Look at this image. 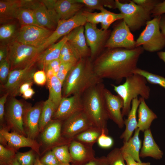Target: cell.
<instances>
[{"mask_svg": "<svg viewBox=\"0 0 165 165\" xmlns=\"http://www.w3.org/2000/svg\"><path fill=\"white\" fill-rule=\"evenodd\" d=\"M144 50L141 46L132 49H107L93 61L94 71L101 79H110L119 83L134 74Z\"/></svg>", "mask_w": 165, "mask_h": 165, "instance_id": "1", "label": "cell"}, {"mask_svg": "<svg viewBox=\"0 0 165 165\" xmlns=\"http://www.w3.org/2000/svg\"><path fill=\"white\" fill-rule=\"evenodd\" d=\"M103 82L95 72L90 57L80 59L72 67L62 85L63 97L82 95L90 87Z\"/></svg>", "mask_w": 165, "mask_h": 165, "instance_id": "2", "label": "cell"}, {"mask_svg": "<svg viewBox=\"0 0 165 165\" xmlns=\"http://www.w3.org/2000/svg\"><path fill=\"white\" fill-rule=\"evenodd\" d=\"M103 82L86 90L82 95L83 111L93 126L101 131H108L107 122L109 119L105 107Z\"/></svg>", "mask_w": 165, "mask_h": 165, "instance_id": "3", "label": "cell"}, {"mask_svg": "<svg viewBox=\"0 0 165 165\" xmlns=\"http://www.w3.org/2000/svg\"><path fill=\"white\" fill-rule=\"evenodd\" d=\"M147 83L144 77L134 74L126 78L125 82L123 84L118 86L111 84L114 90L123 100V105L122 113L123 117L127 116L134 98L138 95L145 100L149 98L150 89L146 85Z\"/></svg>", "mask_w": 165, "mask_h": 165, "instance_id": "4", "label": "cell"}, {"mask_svg": "<svg viewBox=\"0 0 165 165\" xmlns=\"http://www.w3.org/2000/svg\"><path fill=\"white\" fill-rule=\"evenodd\" d=\"M7 50V58L10 64V71L23 68L36 61L42 52L39 47L23 44L14 40L8 44Z\"/></svg>", "mask_w": 165, "mask_h": 165, "instance_id": "5", "label": "cell"}, {"mask_svg": "<svg viewBox=\"0 0 165 165\" xmlns=\"http://www.w3.org/2000/svg\"><path fill=\"white\" fill-rule=\"evenodd\" d=\"M160 16L148 21L144 29L136 41V47L141 46L150 52L157 51L165 46V38L160 30Z\"/></svg>", "mask_w": 165, "mask_h": 165, "instance_id": "6", "label": "cell"}, {"mask_svg": "<svg viewBox=\"0 0 165 165\" xmlns=\"http://www.w3.org/2000/svg\"><path fill=\"white\" fill-rule=\"evenodd\" d=\"M115 8L118 9L123 16V19L131 31L139 30L150 20L151 13L133 0L123 3L115 0Z\"/></svg>", "mask_w": 165, "mask_h": 165, "instance_id": "7", "label": "cell"}, {"mask_svg": "<svg viewBox=\"0 0 165 165\" xmlns=\"http://www.w3.org/2000/svg\"><path fill=\"white\" fill-rule=\"evenodd\" d=\"M34 61L22 69L10 71L7 81L3 85V88L10 97H14L20 94L19 90L24 83L34 81L33 76L36 72Z\"/></svg>", "mask_w": 165, "mask_h": 165, "instance_id": "8", "label": "cell"}, {"mask_svg": "<svg viewBox=\"0 0 165 165\" xmlns=\"http://www.w3.org/2000/svg\"><path fill=\"white\" fill-rule=\"evenodd\" d=\"M105 47L132 49L136 47V41L130 30L123 20L117 24L110 34Z\"/></svg>", "mask_w": 165, "mask_h": 165, "instance_id": "9", "label": "cell"}, {"mask_svg": "<svg viewBox=\"0 0 165 165\" xmlns=\"http://www.w3.org/2000/svg\"><path fill=\"white\" fill-rule=\"evenodd\" d=\"M86 23L82 10L70 19L59 20L55 30L39 48L43 51L62 36L67 35L78 27L84 26Z\"/></svg>", "mask_w": 165, "mask_h": 165, "instance_id": "10", "label": "cell"}, {"mask_svg": "<svg viewBox=\"0 0 165 165\" xmlns=\"http://www.w3.org/2000/svg\"><path fill=\"white\" fill-rule=\"evenodd\" d=\"M53 32L48 29L36 26H22L14 40L23 44L39 47Z\"/></svg>", "mask_w": 165, "mask_h": 165, "instance_id": "11", "label": "cell"}, {"mask_svg": "<svg viewBox=\"0 0 165 165\" xmlns=\"http://www.w3.org/2000/svg\"><path fill=\"white\" fill-rule=\"evenodd\" d=\"M93 127L83 110L64 120L62 124L61 135L66 139L72 140L78 134Z\"/></svg>", "mask_w": 165, "mask_h": 165, "instance_id": "12", "label": "cell"}, {"mask_svg": "<svg viewBox=\"0 0 165 165\" xmlns=\"http://www.w3.org/2000/svg\"><path fill=\"white\" fill-rule=\"evenodd\" d=\"M5 110V116L8 127L13 132L26 136L24 127V107L14 97H11Z\"/></svg>", "mask_w": 165, "mask_h": 165, "instance_id": "13", "label": "cell"}, {"mask_svg": "<svg viewBox=\"0 0 165 165\" xmlns=\"http://www.w3.org/2000/svg\"><path fill=\"white\" fill-rule=\"evenodd\" d=\"M84 26L86 43L90 48V57L93 61L102 46L105 45L110 35V31L99 29L96 24L88 22Z\"/></svg>", "mask_w": 165, "mask_h": 165, "instance_id": "14", "label": "cell"}, {"mask_svg": "<svg viewBox=\"0 0 165 165\" xmlns=\"http://www.w3.org/2000/svg\"><path fill=\"white\" fill-rule=\"evenodd\" d=\"M103 96L106 110L108 117L119 128H122L124 126V119L121 109L123 105L122 98L118 94H113L105 87Z\"/></svg>", "mask_w": 165, "mask_h": 165, "instance_id": "15", "label": "cell"}, {"mask_svg": "<svg viewBox=\"0 0 165 165\" xmlns=\"http://www.w3.org/2000/svg\"><path fill=\"white\" fill-rule=\"evenodd\" d=\"M83 110L81 95L75 94L68 97H63L53 114L52 120L62 121Z\"/></svg>", "mask_w": 165, "mask_h": 165, "instance_id": "16", "label": "cell"}, {"mask_svg": "<svg viewBox=\"0 0 165 165\" xmlns=\"http://www.w3.org/2000/svg\"><path fill=\"white\" fill-rule=\"evenodd\" d=\"M0 135V141L4 140L7 143L8 147L15 151L22 147H29L40 154V145L35 140L16 132H9L4 128L1 129Z\"/></svg>", "mask_w": 165, "mask_h": 165, "instance_id": "17", "label": "cell"}, {"mask_svg": "<svg viewBox=\"0 0 165 165\" xmlns=\"http://www.w3.org/2000/svg\"><path fill=\"white\" fill-rule=\"evenodd\" d=\"M43 103L33 107H24V128L27 137L32 139L35 140L39 133L38 124Z\"/></svg>", "mask_w": 165, "mask_h": 165, "instance_id": "18", "label": "cell"}, {"mask_svg": "<svg viewBox=\"0 0 165 165\" xmlns=\"http://www.w3.org/2000/svg\"><path fill=\"white\" fill-rule=\"evenodd\" d=\"M26 8L33 10L38 22L43 27L50 30L56 28L58 22L51 15L41 0H28Z\"/></svg>", "mask_w": 165, "mask_h": 165, "instance_id": "19", "label": "cell"}, {"mask_svg": "<svg viewBox=\"0 0 165 165\" xmlns=\"http://www.w3.org/2000/svg\"><path fill=\"white\" fill-rule=\"evenodd\" d=\"M85 5L75 0H54L53 7L60 20L70 19L82 10Z\"/></svg>", "mask_w": 165, "mask_h": 165, "instance_id": "20", "label": "cell"}, {"mask_svg": "<svg viewBox=\"0 0 165 165\" xmlns=\"http://www.w3.org/2000/svg\"><path fill=\"white\" fill-rule=\"evenodd\" d=\"M67 36V42L81 58L90 57V53L85 35L84 26L75 28Z\"/></svg>", "mask_w": 165, "mask_h": 165, "instance_id": "21", "label": "cell"}, {"mask_svg": "<svg viewBox=\"0 0 165 165\" xmlns=\"http://www.w3.org/2000/svg\"><path fill=\"white\" fill-rule=\"evenodd\" d=\"M69 149L72 160L77 163L85 164L95 158L92 145L73 139L69 143Z\"/></svg>", "mask_w": 165, "mask_h": 165, "instance_id": "22", "label": "cell"}, {"mask_svg": "<svg viewBox=\"0 0 165 165\" xmlns=\"http://www.w3.org/2000/svg\"><path fill=\"white\" fill-rule=\"evenodd\" d=\"M62 124L61 120H52L41 132L40 138L42 143L49 146L61 141L64 138L61 135Z\"/></svg>", "mask_w": 165, "mask_h": 165, "instance_id": "23", "label": "cell"}, {"mask_svg": "<svg viewBox=\"0 0 165 165\" xmlns=\"http://www.w3.org/2000/svg\"><path fill=\"white\" fill-rule=\"evenodd\" d=\"M67 40V36H65L58 42L52 44L39 54L36 64L42 70H44L50 62L59 58L61 48Z\"/></svg>", "mask_w": 165, "mask_h": 165, "instance_id": "24", "label": "cell"}, {"mask_svg": "<svg viewBox=\"0 0 165 165\" xmlns=\"http://www.w3.org/2000/svg\"><path fill=\"white\" fill-rule=\"evenodd\" d=\"M144 133V139L140 152V157H149L156 160L162 158L163 153L153 138L150 129L145 130Z\"/></svg>", "mask_w": 165, "mask_h": 165, "instance_id": "25", "label": "cell"}, {"mask_svg": "<svg viewBox=\"0 0 165 165\" xmlns=\"http://www.w3.org/2000/svg\"><path fill=\"white\" fill-rule=\"evenodd\" d=\"M140 103V98L138 97L134 98L131 102V107L128 115L127 118L124 120V125L125 129L120 137L123 139V142L128 141L137 128L138 121L136 119L137 111Z\"/></svg>", "mask_w": 165, "mask_h": 165, "instance_id": "26", "label": "cell"}, {"mask_svg": "<svg viewBox=\"0 0 165 165\" xmlns=\"http://www.w3.org/2000/svg\"><path fill=\"white\" fill-rule=\"evenodd\" d=\"M140 103L138 109V121L137 128L144 132L150 128L152 121L157 118L156 115L146 103L145 99L140 97Z\"/></svg>", "mask_w": 165, "mask_h": 165, "instance_id": "27", "label": "cell"}, {"mask_svg": "<svg viewBox=\"0 0 165 165\" xmlns=\"http://www.w3.org/2000/svg\"><path fill=\"white\" fill-rule=\"evenodd\" d=\"M22 7V0H0V24L16 18L18 11Z\"/></svg>", "mask_w": 165, "mask_h": 165, "instance_id": "28", "label": "cell"}, {"mask_svg": "<svg viewBox=\"0 0 165 165\" xmlns=\"http://www.w3.org/2000/svg\"><path fill=\"white\" fill-rule=\"evenodd\" d=\"M140 131L136 128L133 136L128 141L123 142V145L120 148L122 153L128 154L136 161L141 162L139 156L141 148V141L139 137Z\"/></svg>", "mask_w": 165, "mask_h": 165, "instance_id": "29", "label": "cell"}, {"mask_svg": "<svg viewBox=\"0 0 165 165\" xmlns=\"http://www.w3.org/2000/svg\"><path fill=\"white\" fill-rule=\"evenodd\" d=\"M47 82L49 92L48 98L54 104L57 109L63 97V84L56 75L47 80Z\"/></svg>", "mask_w": 165, "mask_h": 165, "instance_id": "30", "label": "cell"}, {"mask_svg": "<svg viewBox=\"0 0 165 165\" xmlns=\"http://www.w3.org/2000/svg\"><path fill=\"white\" fill-rule=\"evenodd\" d=\"M56 110L55 105L49 99L43 103L38 124L39 132H41L52 120Z\"/></svg>", "mask_w": 165, "mask_h": 165, "instance_id": "31", "label": "cell"}, {"mask_svg": "<svg viewBox=\"0 0 165 165\" xmlns=\"http://www.w3.org/2000/svg\"><path fill=\"white\" fill-rule=\"evenodd\" d=\"M16 19L18 20L21 26L35 25L43 27L38 22L33 10L29 8H20L17 12Z\"/></svg>", "mask_w": 165, "mask_h": 165, "instance_id": "32", "label": "cell"}, {"mask_svg": "<svg viewBox=\"0 0 165 165\" xmlns=\"http://www.w3.org/2000/svg\"><path fill=\"white\" fill-rule=\"evenodd\" d=\"M101 132L98 129L93 127L78 134L74 139L87 145H93L97 142Z\"/></svg>", "mask_w": 165, "mask_h": 165, "instance_id": "33", "label": "cell"}, {"mask_svg": "<svg viewBox=\"0 0 165 165\" xmlns=\"http://www.w3.org/2000/svg\"><path fill=\"white\" fill-rule=\"evenodd\" d=\"M81 58L79 54L67 41L62 48L59 57L61 62H68L73 64L76 63Z\"/></svg>", "mask_w": 165, "mask_h": 165, "instance_id": "34", "label": "cell"}, {"mask_svg": "<svg viewBox=\"0 0 165 165\" xmlns=\"http://www.w3.org/2000/svg\"><path fill=\"white\" fill-rule=\"evenodd\" d=\"M69 148V145H63L52 148L51 151L60 163L69 164L72 161Z\"/></svg>", "mask_w": 165, "mask_h": 165, "instance_id": "35", "label": "cell"}, {"mask_svg": "<svg viewBox=\"0 0 165 165\" xmlns=\"http://www.w3.org/2000/svg\"><path fill=\"white\" fill-rule=\"evenodd\" d=\"M76 2L83 4L89 9L100 11L104 7L115 8V1L111 0H75Z\"/></svg>", "mask_w": 165, "mask_h": 165, "instance_id": "36", "label": "cell"}, {"mask_svg": "<svg viewBox=\"0 0 165 165\" xmlns=\"http://www.w3.org/2000/svg\"><path fill=\"white\" fill-rule=\"evenodd\" d=\"M134 74L141 75L149 83L159 85L165 89V78L163 77L138 68L135 70Z\"/></svg>", "mask_w": 165, "mask_h": 165, "instance_id": "37", "label": "cell"}, {"mask_svg": "<svg viewBox=\"0 0 165 165\" xmlns=\"http://www.w3.org/2000/svg\"><path fill=\"white\" fill-rule=\"evenodd\" d=\"M100 11L103 13L102 21L101 23L102 29L107 30L109 27L115 21L120 19H123V15L120 13H116L111 12L104 8Z\"/></svg>", "mask_w": 165, "mask_h": 165, "instance_id": "38", "label": "cell"}, {"mask_svg": "<svg viewBox=\"0 0 165 165\" xmlns=\"http://www.w3.org/2000/svg\"><path fill=\"white\" fill-rule=\"evenodd\" d=\"M15 151L0 145V165H12L16 157Z\"/></svg>", "mask_w": 165, "mask_h": 165, "instance_id": "39", "label": "cell"}, {"mask_svg": "<svg viewBox=\"0 0 165 165\" xmlns=\"http://www.w3.org/2000/svg\"><path fill=\"white\" fill-rule=\"evenodd\" d=\"M108 165H126L123 155L120 148H115L106 156Z\"/></svg>", "mask_w": 165, "mask_h": 165, "instance_id": "40", "label": "cell"}, {"mask_svg": "<svg viewBox=\"0 0 165 165\" xmlns=\"http://www.w3.org/2000/svg\"><path fill=\"white\" fill-rule=\"evenodd\" d=\"M35 152L32 149L24 152H18L16 158L21 165H34L36 157Z\"/></svg>", "mask_w": 165, "mask_h": 165, "instance_id": "41", "label": "cell"}, {"mask_svg": "<svg viewBox=\"0 0 165 165\" xmlns=\"http://www.w3.org/2000/svg\"><path fill=\"white\" fill-rule=\"evenodd\" d=\"M16 32V26L12 24H3L0 27V39L2 42L8 41L13 38Z\"/></svg>", "mask_w": 165, "mask_h": 165, "instance_id": "42", "label": "cell"}, {"mask_svg": "<svg viewBox=\"0 0 165 165\" xmlns=\"http://www.w3.org/2000/svg\"><path fill=\"white\" fill-rule=\"evenodd\" d=\"M10 72V64L7 58L0 62V80L3 85L6 83Z\"/></svg>", "mask_w": 165, "mask_h": 165, "instance_id": "43", "label": "cell"}, {"mask_svg": "<svg viewBox=\"0 0 165 165\" xmlns=\"http://www.w3.org/2000/svg\"><path fill=\"white\" fill-rule=\"evenodd\" d=\"M108 131L103 130L97 140L98 145L104 148L111 147L114 144V141L111 137L108 135Z\"/></svg>", "mask_w": 165, "mask_h": 165, "instance_id": "44", "label": "cell"}, {"mask_svg": "<svg viewBox=\"0 0 165 165\" xmlns=\"http://www.w3.org/2000/svg\"><path fill=\"white\" fill-rule=\"evenodd\" d=\"M86 22L96 24L101 23L103 20V13L101 11L100 12H91L88 11H83Z\"/></svg>", "mask_w": 165, "mask_h": 165, "instance_id": "45", "label": "cell"}, {"mask_svg": "<svg viewBox=\"0 0 165 165\" xmlns=\"http://www.w3.org/2000/svg\"><path fill=\"white\" fill-rule=\"evenodd\" d=\"M75 64L68 62H61L56 76L62 84L68 72Z\"/></svg>", "mask_w": 165, "mask_h": 165, "instance_id": "46", "label": "cell"}, {"mask_svg": "<svg viewBox=\"0 0 165 165\" xmlns=\"http://www.w3.org/2000/svg\"><path fill=\"white\" fill-rule=\"evenodd\" d=\"M40 160L44 165H60V163L51 150L48 152Z\"/></svg>", "mask_w": 165, "mask_h": 165, "instance_id": "47", "label": "cell"}, {"mask_svg": "<svg viewBox=\"0 0 165 165\" xmlns=\"http://www.w3.org/2000/svg\"><path fill=\"white\" fill-rule=\"evenodd\" d=\"M136 4L139 5L148 11H151L154 9L156 5L161 1L153 0H133Z\"/></svg>", "mask_w": 165, "mask_h": 165, "instance_id": "48", "label": "cell"}, {"mask_svg": "<svg viewBox=\"0 0 165 165\" xmlns=\"http://www.w3.org/2000/svg\"><path fill=\"white\" fill-rule=\"evenodd\" d=\"M33 80L34 82L38 85H44L47 81L45 71L41 70L36 71L33 76Z\"/></svg>", "mask_w": 165, "mask_h": 165, "instance_id": "49", "label": "cell"}, {"mask_svg": "<svg viewBox=\"0 0 165 165\" xmlns=\"http://www.w3.org/2000/svg\"><path fill=\"white\" fill-rule=\"evenodd\" d=\"M165 13V1L158 3L151 12L154 17L160 16Z\"/></svg>", "mask_w": 165, "mask_h": 165, "instance_id": "50", "label": "cell"}, {"mask_svg": "<svg viewBox=\"0 0 165 165\" xmlns=\"http://www.w3.org/2000/svg\"><path fill=\"white\" fill-rule=\"evenodd\" d=\"M84 165H108L106 157L102 156L90 160Z\"/></svg>", "mask_w": 165, "mask_h": 165, "instance_id": "51", "label": "cell"}, {"mask_svg": "<svg viewBox=\"0 0 165 165\" xmlns=\"http://www.w3.org/2000/svg\"><path fill=\"white\" fill-rule=\"evenodd\" d=\"M126 163V165H150V163L138 162L135 160L128 154L122 153Z\"/></svg>", "mask_w": 165, "mask_h": 165, "instance_id": "52", "label": "cell"}, {"mask_svg": "<svg viewBox=\"0 0 165 165\" xmlns=\"http://www.w3.org/2000/svg\"><path fill=\"white\" fill-rule=\"evenodd\" d=\"M9 94L6 93L0 98V121L2 123L4 121L5 113V105Z\"/></svg>", "mask_w": 165, "mask_h": 165, "instance_id": "53", "label": "cell"}, {"mask_svg": "<svg viewBox=\"0 0 165 165\" xmlns=\"http://www.w3.org/2000/svg\"><path fill=\"white\" fill-rule=\"evenodd\" d=\"M61 62L59 58L50 62L46 67L44 71L47 68H50L54 72L56 76L59 70Z\"/></svg>", "mask_w": 165, "mask_h": 165, "instance_id": "54", "label": "cell"}, {"mask_svg": "<svg viewBox=\"0 0 165 165\" xmlns=\"http://www.w3.org/2000/svg\"><path fill=\"white\" fill-rule=\"evenodd\" d=\"M7 46L1 45L0 48V62L6 59L7 56Z\"/></svg>", "mask_w": 165, "mask_h": 165, "instance_id": "55", "label": "cell"}, {"mask_svg": "<svg viewBox=\"0 0 165 165\" xmlns=\"http://www.w3.org/2000/svg\"><path fill=\"white\" fill-rule=\"evenodd\" d=\"M160 29L161 33L165 38V14H163L160 16L159 23Z\"/></svg>", "mask_w": 165, "mask_h": 165, "instance_id": "56", "label": "cell"}, {"mask_svg": "<svg viewBox=\"0 0 165 165\" xmlns=\"http://www.w3.org/2000/svg\"><path fill=\"white\" fill-rule=\"evenodd\" d=\"M33 82L31 81L26 82L22 85L20 87L19 90L20 94H22L24 92L31 88Z\"/></svg>", "mask_w": 165, "mask_h": 165, "instance_id": "57", "label": "cell"}, {"mask_svg": "<svg viewBox=\"0 0 165 165\" xmlns=\"http://www.w3.org/2000/svg\"><path fill=\"white\" fill-rule=\"evenodd\" d=\"M35 93V92L31 87L24 92L22 94V96L26 99H30Z\"/></svg>", "mask_w": 165, "mask_h": 165, "instance_id": "58", "label": "cell"}, {"mask_svg": "<svg viewBox=\"0 0 165 165\" xmlns=\"http://www.w3.org/2000/svg\"><path fill=\"white\" fill-rule=\"evenodd\" d=\"M44 71L46 73L47 80H50L54 76H56L54 72L50 68H47Z\"/></svg>", "mask_w": 165, "mask_h": 165, "instance_id": "59", "label": "cell"}, {"mask_svg": "<svg viewBox=\"0 0 165 165\" xmlns=\"http://www.w3.org/2000/svg\"><path fill=\"white\" fill-rule=\"evenodd\" d=\"M157 55L165 63V52H159L157 53Z\"/></svg>", "mask_w": 165, "mask_h": 165, "instance_id": "60", "label": "cell"}, {"mask_svg": "<svg viewBox=\"0 0 165 165\" xmlns=\"http://www.w3.org/2000/svg\"><path fill=\"white\" fill-rule=\"evenodd\" d=\"M34 165H44L40 161L38 156L36 157Z\"/></svg>", "mask_w": 165, "mask_h": 165, "instance_id": "61", "label": "cell"}, {"mask_svg": "<svg viewBox=\"0 0 165 165\" xmlns=\"http://www.w3.org/2000/svg\"><path fill=\"white\" fill-rule=\"evenodd\" d=\"M12 165H21L17 161L16 157L13 160Z\"/></svg>", "mask_w": 165, "mask_h": 165, "instance_id": "62", "label": "cell"}, {"mask_svg": "<svg viewBox=\"0 0 165 165\" xmlns=\"http://www.w3.org/2000/svg\"><path fill=\"white\" fill-rule=\"evenodd\" d=\"M60 165H79L77 164H70V163L69 164H62V163H60Z\"/></svg>", "mask_w": 165, "mask_h": 165, "instance_id": "63", "label": "cell"}]
</instances>
